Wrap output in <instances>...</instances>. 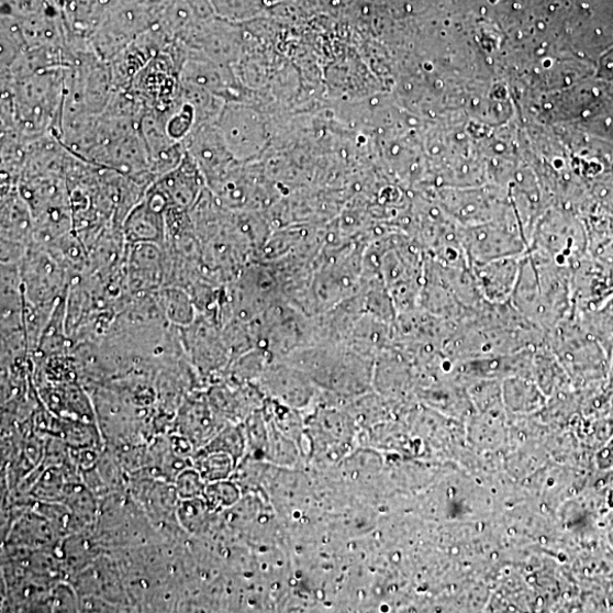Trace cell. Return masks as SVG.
<instances>
[{
  "label": "cell",
  "instance_id": "obj_8",
  "mask_svg": "<svg viewBox=\"0 0 613 613\" xmlns=\"http://www.w3.org/2000/svg\"><path fill=\"white\" fill-rule=\"evenodd\" d=\"M609 539H610V542L612 544V547H613V522H612L611 527H610Z\"/></svg>",
  "mask_w": 613,
  "mask_h": 613
},
{
  "label": "cell",
  "instance_id": "obj_6",
  "mask_svg": "<svg viewBox=\"0 0 613 613\" xmlns=\"http://www.w3.org/2000/svg\"><path fill=\"white\" fill-rule=\"evenodd\" d=\"M122 231L130 245L163 244L166 238L165 213L144 197L126 216Z\"/></svg>",
  "mask_w": 613,
  "mask_h": 613
},
{
  "label": "cell",
  "instance_id": "obj_4",
  "mask_svg": "<svg viewBox=\"0 0 613 613\" xmlns=\"http://www.w3.org/2000/svg\"><path fill=\"white\" fill-rule=\"evenodd\" d=\"M152 187L164 197L167 210L188 212L194 207L200 192V172L196 160L187 152L181 164Z\"/></svg>",
  "mask_w": 613,
  "mask_h": 613
},
{
  "label": "cell",
  "instance_id": "obj_1",
  "mask_svg": "<svg viewBox=\"0 0 613 613\" xmlns=\"http://www.w3.org/2000/svg\"><path fill=\"white\" fill-rule=\"evenodd\" d=\"M460 241L471 265L523 257L530 245L521 226L480 224L460 232Z\"/></svg>",
  "mask_w": 613,
  "mask_h": 613
},
{
  "label": "cell",
  "instance_id": "obj_7",
  "mask_svg": "<svg viewBox=\"0 0 613 613\" xmlns=\"http://www.w3.org/2000/svg\"><path fill=\"white\" fill-rule=\"evenodd\" d=\"M598 461L602 468L613 467V437L608 443L606 447L599 454Z\"/></svg>",
  "mask_w": 613,
  "mask_h": 613
},
{
  "label": "cell",
  "instance_id": "obj_2",
  "mask_svg": "<svg viewBox=\"0 0 613 613\" xmlns=\"http://www.w3.org/2000/svg\"><path fill=\"white\" fill-rule=\"evenodd\" d=\"M571 301L579 312H593L613 296V266L584 257L570 275Z\"/></svg>",
  "mask_w": 613,
  "mask_h": 613
},
{
  "label": "cell",
  "instance_id": "obj_3",
  "mask_svg": "<svg viewBox=\"0 0 613 613\" xmlns=\"http://www.w3.org/2000/svg\"><path fill=\"white\" fill-rule=\"evenodd\" d=\"M523 257L470 266L477 288L487 302L502 304L510 301L517 286Z\"/></svg>",
  "mask_w": 613,
  "mask_h": 613
},
{
  "label": "cell",
  "instance_id": "obj_5",
  "mask_svg": "<svg viewBox=\"0 0 613 613\" xmlns=\"http://www.w3.org/2000/svg\"><path fill=\"white\" fill-rule=\"evenodd\" d=\"M2 243L29 250L34 242V221L18 186H2Z\"/></svg>",
  "mask_w": 613,
  "mask_h": 613
}]
</instances>
